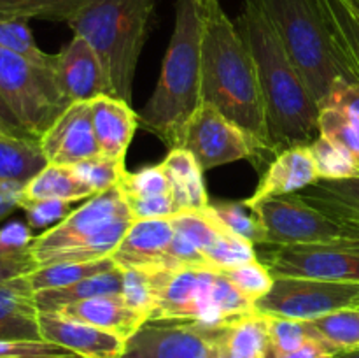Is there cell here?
<instances>
[{
    "mask_svg": "<svg viewBox=\"0 0 359 358\" xmlns=\"http://www.w3.org/2000/svg\"><path fill=\"white\" fill-rule=\"evenodd\" d=\"M235 25L255 58L273 153L311 144L321 135L319 105L287 55L265 7L259 0H244Z\"/></svg>",
    "mask_w": 359,
    "mask_h": 358,
    "instance_id": "6da1fadb",
    "label": "cell"
},
{
    "mask_svg": "<svg viewBox=\"0 0 359 358\" xmlns=\"http://www.w3.org/2000/svg\"><path fill=\"white\" fill-rule=\"evenodd\" d=\"M202 102L214 105L244 128L258 146L277 157L269 142L265 107L258 70L235 21L224 13L221 0L202 7Z\"/></svg>",
    "mask_w": 359,
    "mask_h": 358,
    "instance_id": "7a4b0ae2",
    "label": "cell"
},
{
    "mask_svg": "<svg viewBox=\"0 0 359 358\" xmlns=\"http://www.w3.org/2000/svg\"><path fill=\"white\" fill-rule=\"evenodd\" d=\"M202 11L196 0L175 2V25L156 88L142 111L140 128L170 150L179 147L184 126L202 104Z\"/></svg>",
    "mask_w": 359,
    "mask_h": 358,
    "instance_id": "3957f363",
    "label": "cell"
},
{
    "mask_svg": "<svg viewBox=\"0 0 359 358\" xmlns=\"http://www.w3.org/2000/svg\"><path fill=\"white\" fill-rule=\"evenodd\" d=\"M154 7L156 0H93L69 23L95 49L116 97L128 104Z\"/></svg>",
    "mask_w": 359,
    "mask_h": 358,
    "instance_id": "277c9868",
    "label": "cell"
},
{
    "mask_svg": "<svg viewBox=\"0 0 359 358\" xmlns=\"http://www.w3.org/2000/svg\"><path fill=\"white\" fill-rule=\"evenodd\" d=\"M156 281V307L149 321L196 323L223 329L256 311L255 302L216 270H151Z\"/></svg>",
    "mask_w": 359,
    "mask_h": 358,
    "instance_id": "5b68a950",
    "label": "cell"
},
{
    "mask_svg": "<svg viewBox=\"0 0 359 358\" xmlns=\"http://www.w3.org/2000/svg\"><path fill=\"white\" fill-rule=\"evenodd\" d=\"M316 104L328 98L333 83L347 76L319 0H259Z\"/></svg>",
    "mask_w": 359,
    "mask_h": 358,
    "instance_id": "8992f818",
    "label": "cell"
},
{
    "mask_svg": "<svg viewBox=\"0 0 359 358\" xmlns=\"http://www.w3.org/2000/svg\"><path fill=\"white\" fill-rule=\"evenodd\" d=\"M0 97L37 139L70 105L56 83L55 69L37 65L6 48H0Z\"/></svg>",
    "mask_w": 359,
    "mask_h": 358,
    "instance_id": "52a82bcc",
    "label": "cell"
},
{
    "mask_svg": "<svg viewBox=\"0 0 359 358\" xmlns=\"http://www.w3.org/2000/svg\"><path fill=\"white\" fill-rule=\"evenodd\" d=\"M265 227L266 246L359 242V223L328 216L300 193L270 197L249 207Z\"/></svg>",
    "mask_w": 359,
    "mask_h": 358,
    "instance_id": "ba28073f",
    "label": "cell"
},
{
    "mask_svg": "<svg viewBox=\"0 0 359 358\" xmlns=\"http://www.w3.org/2000/svg\"><path fill=\"white\" fill-rule=\"evenodd\" d=\"M179 147L188 150L203 172L238 160H251L259 171L263 161H272L244 128L207 102L198 105L184 126Z\"/></svg>",
    "mask_w": 359,
    "mask_h": 358,
    "instance_id": "9c48e42d",
    "label": "cell"
},
{
    "mask_svg": "<svg viewBox=\"0 0 359 358\" xmlns=\"http://www.w3.org/2000/svg\"><path fill=\"white\" fill-rule=\"evenodd\" d=\"M255 307L266 316L314 321L337 311L359 307V283L276 277L269 293L256 300Z\"/></svg>",
    "mask_w": 359,
    "mask_h": 358,
    "instance_id": "30bf717a",
    "label": "cell"
},
{
    "mask_svg": "<svg viewBox=\"0 0 359 358\" xmlns=\"http://www.w3.org/2000/svg\"><path fill=\"white\" fill-rule=\"evenodd\" d=\"M269 248L258 255V260L273 277H307L335 283H359V242Z\"/></svg>",
    "mask_w": 359,
    "mask_h": 358,
    "instance_id": "8fae6325",
    "label": "cell"
},
{
    "mask_svg": "<svg viewBox=\"0 0 359 358\" xmlns=\"http://www.w3.org/2000/svg\"><path fill=\"white\" fill-rule=\"evenodd\" d=\"M121 218L133 216L118 186L90 197L83 206L70 211L55 227L48 228L41 235H35L30 246V255L35 267L53 253L93 237L102 228Z\"/></svg>",
    "mask_w": 359,
    "mask_h": 358,
    "instance_id": "7c38bea8",
    "label": "cell"
},
{
    "mask_svg": "<svg viewBox=\"0 0 359 358\" xmlns=\"http://www.w3.org/2000/svg\"><path fill=\"white\" fill-rule=\"evenodd\" d=\"M221 329L184 321H146L126 339L121 358H217Z\"/></svg>",
    "mask_w": 359,
    "mask_h": 358,
    "instance_id": "4fadbf2b",
    "label": "cell"
},
{
    "mask_svg": "<svg viewBox=\"0 0 359 358\" xmlns=\"http://www.w3.org/2000/svg\"><path fill=\"white\" fill-rule=\"evenodd\" d=\"M55 76L69 104L114 95L100 58L90 42L79 35H74L72 41L55 55Z\"/></svg>",
    "mask_w": 359,
    "mask_h": 358,
    "instance_id": "5bb4252c",
    "label": "cell"
},
{
    "mask_svg": "<svg viewBox=\"0 0 359 358\" xmlns=\"http://www.w3.org/2000/svg\"><path fill=\"white\" fill-rule=\"evenodd\" d=\"M39 140L48 161L55 165L72 167L100 154L90 102H72Z\"/></svg>",
    "mask_w": 359,
    "mask_h": 358,
    "instance_id": "9a60e30c",
    "label": "cell"
},
{
    "mask_svg": "<svg viewBox=\"0 0 359 358\" xmlns=\"http://www.w3.org/2000/svg\"><path fill=\"white\" fill-rule=\"evenodd\" d=\"M44 340L67 347L79 358H121L126 339L88 323L65 318L58 312H39Z\"/></svg>",
    "mask_w": 359,
    "mask_h": 358,
    "instance_id": "2e32d148",
    "label": "cell"
},
{
    "mask_svg": "<svg viewBox=\"0 0 359 358\" xmlns=\"http://www.w3.org/2000/svg\"><path fill=\"white\" fill-rule=\"evenodd\" d=\"M172 239L174 225L170 218L133 220L111 258L121 270L161 269Z\"/></svg>",
    "mask_w": 359,
    "mask_h": 358,
    "instance_id": "e0dca14e",
    "label": "cell"
},
{
    "mask_svg": "<svg viewBox=\"0 0 359 358\" xmlns=\"http://www.w3.org/2000/svg\"><path fill=\"white\" fill-rule=\"evenodd\" d=\"M319 181L321 179H319V172L316 168L309 144L287 147L277 153V157L266 165L258 188L248 199H244V204L252 207L270 197L298 193Z\"/></svg>",
    "mask_w": 359,
    "mask_h": 358,
    "instance_id": "ac0fdd59",
    "label": "cell"
},
{
    "mask_svg": "<svg viewBox=\"0 0 359 358\" xmlns=\"http://www.w3.org/2000/svg\"><path fill=\"white\" fill-rule=\"evenodd\" d=\"M319 132L340 144L359 165V79L339 77L319 109Z\"/></svg>",
    "mask_w": 359,
    "mask_h": 358,
    "instance_id": "d6986e66",
    "label": "cell"
},
{
    "mask_svg": "<svg viewBox=\"0 0 359 358\" xmlns=\"http://www.w3.org/2000/svg\"><path fill=\"white\" fill-rule=\"evenodd\" d=\"M91 121L100 154L125 161L126 151L139 128V114L132 104L114 95H102L90 100Z\"/></svg>",
    "mask_w": 359,
    "mask_h": 358,
    "instance_id": "ffe728a7",
    "label": "cell"
},
{
    "mask_svg": "<svg viewBox=\"0 0 359 358\" xmlns=\"http://www.w3.org/2000/svg\"><path fill=\"white\" fill-rule=\"evenodd\" d=\"M39 312L27 274L0 283V340H41Z\"/></svg>",
    "mask_w": 359,
    "mask_h": 358,
    "instance_id": "44dd1931",
    "label": "cell"
},
{
    "mask_svg": "<svg viewBox=\"0 0 359 358\" xmlns=\"http://www.w3.org/2000/svg\"><path fill=\"white\" fill-rule=\"evenodd\" d=\"M56 312L65 318L118 333L123 339H130L149 319L139 309L132 307L121 293L88 298V300L67 305Z\"/></svg>",
    "mask_w": 359,
    "mask_h": 358,
    "instance_id": "7402d4cb",
    "label": "cell"
},
{
    "mask_svg": "<svg viewBox=\"0 0 359 358\" xmlns=\"http://www.w3.org/2000/svg\"><path fill=\"white\" fill-rule=\"evenodd\" d=\"M161 167L170 185L175 214L203 213L209 207L210 200L203 181V168L188 150H170L161 161Z\"/></svg>",
    "mask_w": 359,
    "mask_h": 358,
    "instance_id": "603a6c76",
    "label": "cell"
},
{
    "mask_svg": "<svg viewBox=\"0 0 359 358\" xmlns=\"http://www.w3.org/2000/svg\"><path fill=\"white\" fill-rule=\"evenodd\" d=\"M349 81L359 79V11L353 0H319Z\"/></svg>",
    "mask_w": 359,
    "mask_h": 358,
    "instance_id": "cb8c5ba5",
    "label": "cell"
},
{
    "mask_svg": "<svg viewBox=\"0 0 359 358\" xmlns=\"http://www.w3.org/2000/svg\"><path fill=\"white\" fill-rule=\"evenodd\" d=\"M93 195V190L83 183L72 167L48 164L23 186L20 204L32 200H63L72 204Z\"/></svg>",
    "mask_w": 359,
    "mask_h": 358,
    "instance_id": "d4e9b609",
    "label": "cell"
},
{
    "mask_svg": "<svg viewBox=\"0 0 359 358\" xmlns=\"http://www.w3.org/2000/svg\"><path fill=\"white\" fill-rule=\"evenodd\" d=\"M48 164L37 137H0V181L25 186Z\"/></svg>",
    "mask_w": 359,
    "mask_h": 358,
    "instance_id": "484cf974",
    "label": "cell"
},
{
    "mask_svg": "<svg viewBox=\"0 0 359 358\" xmlns=\"http://www.w3.org/2000/svg\"><path fill=\"white\" fill-rule=\"evenodd\" d=\"M219 350L226 358H266L269 353V316L255 311L223 326Z\"/></svg>",
    "mask_w": 359,
    "mask_h": 358,
    "instance_id": "4316f807",
    "label": "cell"
},
{
    "mask_svg": "<svg viewBox=\"0 0 359 358\" xmlns=\"http://www.w3.org/2000/svg\"><path fill=\"white\" fill-rule=\"evenodd\" d=\"M123 283V270L112 269L107 272L95 274L86 279L76 281L69 286L56 288V290H44L35 293L39 311L56 312L67 305L77 304V302L88 300V298L100 297V295L119 293Z\"/></svg>",
    "mask_w": 359,
    "mask_h": 358,
    "instance_id": "83f0119b",
    "label": "cell"
},
{
    "mask_svg": "<svg viewBox=\"0 0 359 358\" xmlns=\"http://www.w3.org/2000/svg\"><path fill=\"white\" fill-rule=\"evenodd\" d=\"M298 193L305 202L328 216L346 221L359 218V178L319 181Z\"/></svg>",
    "mask_w": 359,
    "mask_h": 358,
    "instance_id": "f1b7e54d",
    "label": "cell"
},
{
    "mask_svg": "<svg viewBox=\"0 0 359 358\" xmlns=\"http://www.w3.org/2000/svg\"><path fill=\"white\" fill-rule=\"evenodd\" d=\"M132 221L133 218H121V220L112 221L107 227L102 228L100 232H97L93 237L49 255L37 267L51 265V263H86L111 258L114 249L121 242L123 235L126 234L128 227L132 225Z\"/></svg>",
    "mask_w": 359,
    "mask_h": 358,
    "instance_id": "f546056e",
    "label": "cell"
},
{
    "mask_svg": "<svg viewBox=\"0 0 359 358\" xmlns=\"http://www.w3.org/2000/svg\"><path fill=\"white\" fill-rule=\"evenodd\" d=\"M91 2L93 0H0V16L69 25Z\"/></svg>",
    "mask_w": 359,
    "mask_h": 358,
    "instance_id": "4dcf8cb0",
    "label": "cell"
},
{
    "mask_svg": "<svg viewBox=\"0 0 359 358\" xmlns=\"http://www.w3.org/2000/svg\"><path fill=\"white\" fill-rule=\"evenodd\" d=\"M116 269V263L112 258L97 260V262L86 263H51V265L35 267L34 270L27 274L34 291L56 290V288L69 286L76 281L86 279V277L95 276V274L107 272V270Z\"/></svg>",
    "mask_w": 359,
    "mask_h": 358,
    "instance_id": "1f68e13d",
    "label": "cell"
},
{
    "mask_svg": "<svg viewBox=\"0 0 359 358\" xmlns=\"http://www.w3.org/2000/svg\"><path fill=\"white\" fill-rule=\"evenodd\" d=\"M207 213L226 230L245 241L252 242L255 246L265 244L266 234L265 227L256 216L252 209H249L244 200H216L209 202Z\"/></svg>",
    "mask_w": 359,
    "mask_h": 358,
    "instance_id": "d6a6232c",
    "label": "cell"
},
{
    "mask_svg": "<svg viewBox=\"0 0 359 358\" xmlns=\"http://www.w3.org/2000/svg\"><path fill=\"white\" fill-rule=\"evenodd\" d=\"M312 158L316 161V168L319 172L321 181H340V179L359 178V165L356 164L349 151L340 144L333 142L325 135L309 144Z\"/></svg>",
    "mask_w": 359,
    "mask_h": 358,
    "instance_id": "836d02e7",
    "label": "cell"
},
{
    "mask_svg": "<svg viewBox=\"0 0 359 358\" xmlns=\"http://www.w3.org/2000/svg\"><path fill=\"white\" fill-rule=\"evenodd\" d=\"M0 48L18 53L46 69H55V55L39 48L28 21L25 20L0 16Z\"/></svg>",
    "mask_w": 359,
    "mask_h": 358,
    "instance_id": "e575fe53",
    "label": "cell"
},
{
    "mask_svg": "<svg viewBox=\"0 0 359 358\" xmlns=\"http://www.w3.org/2000/svg\"><path fill=\"white\" fill-rule=\"evenodd\" d=\"M311 323L319 337L337 351L359 347V307L337 311Z\"/></svg>",
    "mask_w": 359,
    "mask_h": 358,
    "instance_id": "d590c367",
    "label": "cell"
},
{
    "mask_svg": "<svg viewBox=\"0 0 359 358\" xmlns=\"http://www.w3.org/2000/svg\"><path fill=\"white\" fill-rule=\"evenodd\" d=\"M316 337H319V333L316 332L311 321L269 316V353H266V358H277L291 353Z\"/></svg>",
    "mask_w": 359,
    "mask_h": 358,
    "instance_id": "8d00e7d4",
    "label": "cell"
},
{
    "mask_svg": "<svg viewBox=\"0 0 359 358\" xmlns=\"http://www.w3.org/2000/svg\"><path fill=\"white\" fill-rule=\"evenodd\" d=\"M205 256L210 269L216 270V272H223L226 269H233V267L252 262V260L258 258V251H256V246L252 242L231 234L230 230L219 225V234H217L216 241L212 242Z\"/></svg>",
    "mask_w": 359,
    "mask_h": 358,
    "instance_id": "74e56055",
    "label": "cell"
},
{
    "mask_svg": "<svg viewBox=\"0 0 359 358\" xmlns=\"http://www.w3.org/2000/svg\"><path fill=\"white\" fill-rule=\"evenodd\" d=\"M72 168L83 179V183H86L93 190L95 195L118 186L123 174L126 172L125 161L112 160L104 154H97V157L79 161V164L72 165Z\"/></svg>",
    "mask_w": 359,
    "mask_h": 358,
    "instance_id": "f35d334b",
    "label": "cell"
},
{
    "mask_svg": "<svg viewBox=\"0 0 359 358\" xmlns=\"http://www.w3.org/2000/svg\"><path fill=\"white\" fill-rule=\"evenodd\" d=\"M221 274H223L241 293H244L245 297L251 298L255 304L256 300H259V298L265 297V295L269 293L273 281H276L272 272H270L258 258L252 260V262L249 263H244V265L223 270Z\"/></svg>",
    "mask_w": 359,
    "mask_h": 358,
    "instance_id": "ab89813d",
    "label": "cell"
},
{
    "mask_svg": "<svg viewBox=\"0 0 359 358\" xmlns=\"http://www.w3.org/2000/svg\"><path fill=\"white\" fill-rule=\"evenodd\" d=\"M119 293L132 307L151 318L156 307V281L151 270H123V283ZM149 321V319H147Z\"/></svg>",
    "mask_w": 359,
    "mask_h": 358,
    "instance_id": "60d3db41",
    "label": "cell"
},
{
    "mask_svg": "<svg viewBox=\"0 0 359 358\" xmlns=\"http://www.w3.org/2000/svg\"><path fill=\"white\" fill-rule=\"evenodd\" d=\"M118 188L121 190L123 197H153L170 193V185L161 164L144 167L137 172L126 171Z\"/></svg>",
    "mask_w": 359,
    "mask_h": 358,
    "instance_id": "b9f144b4",
    "label": "cell"
},
{
    "mask_svg": "<svg viewBox=\"0 0 359 358\" xmlns=\"http://www.w3.org/2000/svg\"><path fill=\"white\" fill-rule=\"evenodd\" d=\"M0 358H79L49 340H0Z\"/></svg>",
    "mask_w": 359,
    "mask_h": 358,
    "instance_id": "7bdbcfd3",
    "label": "cell"
},
{
    "mask_svg": "<svg viewBox=\"0 0 359 358\" xmlns=\"http://www.w3.org/2000/svg\"><path fill=\"white\" fill-rule=\"evenodd\" d=\"M20 209H23L28 227L34 228H51L63 220L72 211L70 202L63 200H32L21 202Z\"/></svg>",
    "mask_w": 359,
    "mask_h": 358,
    "instance_id": "ee69618b",
    "label": "cell"
},
{
    "mask_svg": "<svg viewBox=\"0 0 359 358\" xmlns=\"http://www.w3.org/2000/svg\"><path fill=\"white\" fill-rule=\"evenodd\" d=\"M123 199L133 220H156V218H172L175 214L172 193L153 197H123Z\"/></svg>",
    "mask_w": 359,
    "mask_h": 358,
    "instance_id": "f6af8a7d",
    "label": "cell"
},
{
    "mask_svg": "<svg viewBox=\"0 0 359 358\" xmlns=\"http://www.w3.org/2000/svg\"><path fill=\"white\" fill-rule=\"evenodd\" d=\"M35 235L23 221H11L0 228V256H21L30 253Z\"/></svg>",
    "mask_w": 359,
    "mask_h": 358,
    "instance_id": "bcb514c9",
    "label": "cell"
},
{
    "mask_svg": "<svg viewBox=\"0 0 359 358\" xmlns=\"http://www.w3.org/2000/svg\"><path fill=\"white\" fill-rule=\"evenodd\" d=\"M34 269L35 263L30 253L21 256H0V283L21 274H28Z\"/></svg>",
    "mask_w": 359,
    "mask_h": 358,
    "instance_id": "7dc6e473",
    "label": "cell"
},
{
    "mask_svg": "<svg viewBox=\"0 0 359 358\" xmlns=\"http://www.w3.org/2000/svg\"><path fill=\"white\" fill-rule=\"evenodd\" d=\"M335 353V347L330 346V344L326 343V340H323L321 337H316V339H311L309 343H305L304 346L298 347V350L277 358H332Z\"/></svg>",
    "mask_w": 359,
    "mask_h": 358,
    "instance_id": "c3c4849f",
    "label": "cell"
},
{
    "mask_svg": "<svg viewBox=\"0 0 359 358\" xmlns=\"http://www.w3.org/2000/svg\"><path fill=\"white\" fill-rule=\"evenodd\" d=\"M23 186L0 181V221L6 220L13 211L20 209V199Z\"/></svg>",
    "mask_w": 359,
    "mask_h": 358,
    "instance_id": "681fc988",
    "label": "cell"
},
{
    "mask_svg": "<svg viewBox=\"0 0 359 358\" xmlns=\"http://www.w3.org/2000/svg\"><path fill=\"white\" fill-rule=\"evenodd\" d=\"M0 125L2 128L6 130L7 135H14V137H34L23 128V125L20 123V119L14 116V112L11 111L9 105L6 104L2 97H0Z\"/></svg>",
    "mask_w": 359,
    "mask_h": 358,
    "instance_id": "f907efd6",
    "label": "cell"
},
{
    "mask_svg": "<svg viewBox=\"0 0 359 358\" xmlns=\"http://www.w3.org/2000/svg\"><path fill=\"white\" fill-rule=\"evenodd\" d=\"M332 358H359V347L358 350H340Z\"/></svg>",
    "mask_w": 359,
    "mask_h": 358,
    "instance_id": "816d5d0a",
    "label": "cell"
},
{
    "mask_svg": "<svg viewBox=\"0 0 359 358\" xmlns=\"http://www.w3.org/2000/svg\"><path fill=\"white\" fill-rule=\"evenodd\" d=\"M196 2H198L200 9H202V7H205V4H207V2H209V0H196Z\"/></svg>",
    "mask_w": 359,
    "mask_h": 358,
    "instance_id": "f5cc1de1",
    "label": "cell"
},
{
    "mask_svg": "<svg viewBox=\"0 0 359 358\" xmlns=\"http://www.w3.org/2000/svg\"><path fill=\"white\" fill-rule=\"evenodd\" d=\"M4 135H7V133H6V130L2 128V125H0V137H4Z\"/></svg>",
    "mask_w": 359,
    "mask_h": 358,
    "instance_id": "db71d44e",
    "label": "cell"
},
{
    "mask_svg": "<svg viewBox=\"0 0 359 358\" xmlns=\"http://www.w3.org/2000/svg\"><path fill=\"white\" fill-rule=\"evenodd\" d=\"M353 4H354V6H356V9L359 11V0H353Z\"/></svg>",
    "mask_w": 359,
    "mask_h": 358,
    "instance_id": "11a10c76",
    "label": "cell"
},
{
    "mask_svg": "<svg viewBox=\"0 0 359 358\" xmlns=\"http://www.w3.org/2000/svg\"><path fill=\"white\" fill-rule=\"evenodd\" d=\"M217 358H226V357H224V354L221 353V350H219V354H217Z\"/></svg>",
    "mask_w": 359,
    "mask_h": 358,
    "instance_id": "9f6ffc18",
    "label": "cell"
},
{
    "mask_svg": "<svg viewBox=\"0 0 359 358\" xmlns=\"http://www.w3.org/2000/svg\"><path fill=\"white\" fill-rule=\"evenodd\" d=\"M353 221H356V223H359V218H358V220H353Z\"/></svg>",
    "mask_w": 359,
    "mask_h": 358,
    "instance_id": "6f0895ef",
    "label": "cell"
}]
</instances>
